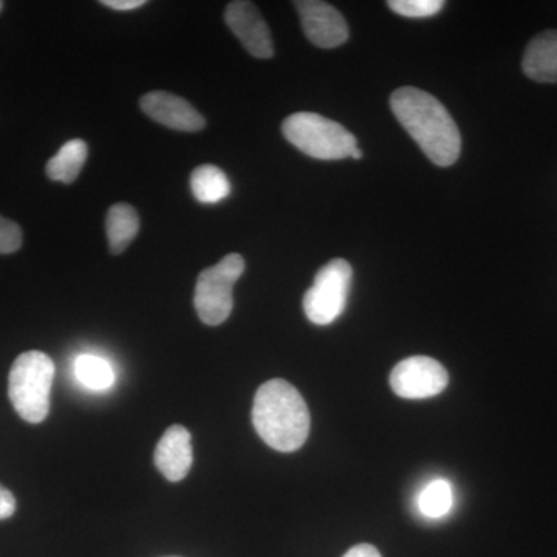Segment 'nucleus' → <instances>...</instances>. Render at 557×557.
I'll list each match as a JSON object with an SVG mask.
<instances>
[{"label": "nucleus", "instance_id": "0eeeda50", "mask_svg": "<svg viewBox=\"0 0 557 557\" xmlns=\"http://www.w3.org/2000/svg\"><path fill=\"white\" fill-rule=\"evenodd\" d=\"M449 384V375L437 359L410 357L403 359L391 373V387L398 397L423 399L442 394Z\"/></svg>", "mask_w": 557, "mask_h": 557}, {"label": "nucleus", "instance_id": "20e7f679", "mask_svg": "<svg viewBox=\"0 0 557 557\" xmlns=\"http://www.w3.org/2000/svg\"><path fill=\"white\" fill-rule=\"evenodd\" d=\"M282 134L300 152L318 160L347 159L358 148L354 134L318 113H293L282 123Z\"/></svg>", "mask_w": 557, "mask_h": 557}, {"label": "nucleus", "instance_id": "1a4fd4ad", "mask_svg": "<svg viewBox=\"0 0 557 557\" xmlns=\"http://www.w3.org/2000/svg\"><path fill=\"white\" fill-rule=\"evenodd\" d=\"M225 22L252 57L260 60L273 57V39L269 25L255 3L247 0L230 2L225 10Z\"/></svg>", "mask_w": 557, "mask_h": 557}, {"label": "nucleus", "instance_id": "2eb2a0df", "mask_svg": "<svg viewBox=\"0 0 557 557\" xmlns=\"http://www.w3.org/2000/svg\"><path fill=\"white\" fill-rule=\"evenodd\" d=\"M194 197L205 205L219 203L230 196L231 185L225 172L214 164H201L190 174Z\"/></svg>", "mask_w": 557, "mask_h": 557}, {"label": "nucleus", "instance_id": "9b49d317", "mask_svg": "<svg viewBox=\"0 0 557 557\" xmlns=\"http://www.w3.org/2000/svg\"><path fill=\"white\" fill-rule=\"evenodd\" d=\"M153 461L161 474L170 482H180L193 467V438L188 429L174 424L168 428L157 445Z\"/></svg>", "mask_w": 557, "mask_h": 557}, {"label": "nucleus", "instance_id": "a211bd4d", "mask_svg": "<svg viewBox=\"0 0 557 557\" xmlns=\"http://www.w3.org/2000/svg\"><path fill=\"white\" fill-rule=\"evenodd\" d=\"M387 5L399 16L421 20V17L435 16L445 7V2L443 0H391Z\"/></svg>", "mask_w": 557, "mask_h": 557}, {"label": "nucleus", "instance_id": "4be33fe9", "mask_svg": "<svg viewBox=\"0 0 557 557\" xmlns=\"http://www.w3.org/2000/svg\"><path fill=\"white\" fill-rule=\"evenodd\" d=\"M343 557H381L379 549L370 544H359L357 547L348 549Z\"/></svg>", "mask_w": 557, "mask_h": 557}, {"label": "nucleus", "instance_id": "f3484780", "mask_svg": "<svg viewBox=\"0 0 557 557\" xmlns=\"http://www.w3.org/2000/svg\"><path fill=\"white\" fill-rule=\"evenodd\" d=\"M453 507V487L446 480L438 479L429 483L418 498V508L429 519H438L448 515Z\"/></svg>", "mask_w": 557, "mask_h": 557}, {"label": "nucleus", "instance_id": "4468645a", "mask_svg": "<svg viewBox=\"0 0 557 557\" xmlns=\"http://www.w3.org/2000/svg\"><path fill=\"white\" fill-rule=\"evenodd\" d=\"M87 143L83 139H70L65 143L57 156L49 160L47 163V175L53 182L70 183L78 178L79 172L83 171L84 164L87 161Z\"/></svg>", "mask_w": 557, "mask_h": 557}, {"label": "nucleus", "instance_id": "f03ea898", "mask_svg": "<svg viewBox=\"0 0 557 557\" xmlns=\"http://www.w3.org/2000/svg\"><path fill=\"white\" fill-rule=\"evenodd\" d=\"M251 416L259 437L278 453H295L309 438V408L298 388L285 380H270L259 387Z\"/></svg>", "mask_w": 557, "mask_h": 557}, {"label": "nucleus", "instance_id": "b1692460", "mask_svg": "<svg viewBox=\"0 0 557 557\" xmlns=\"http://www.w3.org/2000/svg\"><path fill=\"white\" fill-rule=\"evenodd\" d=\"M3 9V2H0V11Z\"/></svg>", "mask_w": 557, "mask_h": 557}, {"label": "nucleus", "instance_id": "dca6fc26", "mask_svg": "<svg viewBox=\"0 0 557 557\" xmlns=\"http://www.w3.org/2000/svg\"><path fill=\"white\" fill-rule=\"evenodd\" d=\"M76 379L91 391H108L115 383V373L106 359L95 355H81L75 361Z\"/></svg>", "mask_w": 557, "mask_h": 557}, {"label": "nucleus", "instance_id": "7ed1b4c3", "mask_svg": "<svg viewBox=\"0 0 557 557\" xmlns=\"http://www.w3.org/2000/svg\"><path fill=\"white\" fill-rule=\"evenodd\" d=\"M54 362L49 355L32 350L20 355L9 376V397L17 416L28 423H42L49 416Z\"/></svg>", "mask_w": 557, "mask_h": 557}, {"label": "nucleus", "instance_id": "f257e3e1", "mask_svg": "<svg viewBox=\"0 0 557 557\" xmlns=\"http://www.w3.org/2000/svg\"><path fill=\"white\" fill-rule=\"evenodd\" d=\"M391 108L432 163L442 168L456 163L461 152L460 132L437 98L416 87H401L392 94Z\"/></svg>", "mask_w": 557, "mask_h": 557}, {"label": "nucleus", "instance_id": "412c9836", "mask_svg": "<svg viewBox=\"0 0 557 557\" xmlns=\"http://www.w3.org/2000/svg\"><path fill=\"white\" fill-rule=\"evenodd\" d=\"M102 5L112 10L129 11L145 5V0H102Z\"/></svg>", "mask_w": 557, "mask_h": 557}, {"label": "nucleus", "instance_id": "6ab92c4d", "mask_svg": "<svg viewBox=\"0 0 557 557\" xmlns=\"http://www.w3.org/2000/svg\"><path fill=\"white\" fill-rule=\"evenodd\" d=\"M22 247V230L13 220L0 215V255H11Z\"/></svg>", "mask_w": 557, "mask_h": 557}, {"label": "nucleus", "instance_id": "5701e85b", "mask_svg": "<svg viewBox=\"0 0 557 557\" xmlns=\"http://www.w3.org/2000/svg\"><path fill=\"white\" fill-rule=\"evenodd\" d=\"M351 159L354 160H361L362 159V152L358 148L354 150V152L350 153Z\"/></svg>", "mask_w": 557, "mask_h": 557}, {"label": "nucleus", "instance_id": "6e6552de", "mask_svg": "<svg viewBox=\"0 0 557 557\" xmlns=\"http://www.w3.org/2000/svg\"><path fill=\"white\" fill-rule=\"evenodd\" d=\"M304 33L311 44L321 49H335L348 39L347 22L335 7L321 0L295 2Z\"/></svg>", "mask_w": 557, "mask_h": 557}, {"label": "nucleus", "instance_id": "ddd939ff", "mask_svg": "<svg viewBox=\"0 0 557 557\" xmlns=\"http://www.w3.org/2000/svg\"><path fill=\"white\" fill-rule=\"evenodd\" d=\"M139 230L138 212L129 203H115L110 207L106 218V234L109 249L113 255H121L137 237Z\"/></svg>", "mask_w": 557, "mask_h": 557}, {"label": "nucleus", "instance_id": "423d86ee", "mask_svg": "<svg viewBox=\"0 0 557 557\" xmlns=\"http://www.w3.org/2000/svg\"><path fill=\"white\" fill-rule=\"evenodd\" d=\"M354 270L344 259L330 260L314 277L313 285L304 296V311L317 325H330L344 313L350 292Z\"/></svg>", "mask_w": 557, "mask_h": 557}, {"label": "nucleus", "instance_id": "39448f33", "mask_svg": "<svg viewBox=\"0 0 557 557\" xmlns=\"http://www.w3.org/2000/svg\"><path fill=\"white\" fill-rule=\"evenodd\" d=\"M245 271V260L237 252L225 256L215 265L201 271L196 284L194 307L203 324H223L234 307L233 288Z\"/></svg>", "mask_w": 557, "mask_h": 557}, {"label": "nucleus", "instance_id": "9d476101", "mask_svg": "<svg viewBox=\"0 0 557 557\" xmlns=\"http://www.w3.org/2000/svg\"><path fill=\"white\" fill-rule=\"evenodd\" d=\"M139 108L149 119L170 129L199 132L207 126V120L199 110L170 91H149L139 100Z\"/></svg>", "mask_w": 557, "mask_h": 557}, {"label": "nucleus", "instance_id": "f8f14e48", "mask_svg": "<svg viewBox=\"0 0 557 557\" xmlns=\"http://www.w3.org/2000/svg\"><path fill=\"white\" fill-rule=\"evenodd\" d=\"M522 69L537 83H557V30L541 33L528 44Z\"/></svg>", "mask_w": 557, "mask_h": 557}, {"label": "nucleus", "instance_id": "aec40b11", "mask_svg": "<svg viewBox=\"0 0 557 557\" xmlns=\"http://www.w3.org/2000/svg\"><path fill=\"white\" fill-rule=\"evenodd\" d=\"M16 511V498L11 491L0 485V520L10 519Z\"/></svg>", "mask_w": 557, "mask_h": 557}]
</instances>
